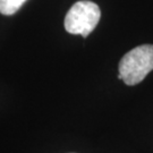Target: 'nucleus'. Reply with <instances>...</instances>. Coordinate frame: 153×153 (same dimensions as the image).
<instances>
[{
	"instance_id": "f03ea898",
	"label": "nucleus",
	"mask_w": 153,
	"mask_h": 153,
	"mask_svg": "<svg viewBox=\"0 0 153 153\" xmlns=\"http://www.w3.org/2000/svg\"><path fill=\"white\" fill-rule=\"evenodd\" d=\"M101 18L99 6L88 0L77 1L71 7L65 17V28L71 34H79L88 38L97 27Z\"/></svg>"
},
{
	"instance_id": "7ed1b4c3",
	"label": "nucleus",
	"mask_w": 153,
	"mask_h": 153,
	"mask_svg": "<svg viewBox=\"0 0 153 153\" xmlns=\"http://www.w3.org/2000/svg\"><path fill=\"white\" fill-rule=\"evenodd\" d=\"M26 0H0V14L2 15H14L19 10Z\"/></svg>"
},
{
	"instance_id": "f257e3e1",
	"label": "nucleus",
	"mask_w": 153,
	"mask_h": 153,
	"mask_svg": "<svg viewBox=\"0 0 153 153\" xmlns=\"http://www.w3.org/2000/svg\"><path fill=\"white\" fill-rule=\"evenodd\" d=\"M118 78L126 85H136L153 71V44L138 45L128 51L119 62Z\"/></svg>"
}]
</instances>
